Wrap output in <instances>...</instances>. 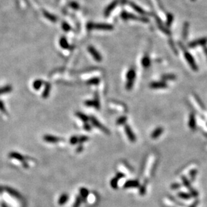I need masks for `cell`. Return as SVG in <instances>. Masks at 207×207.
I'll use <instances>...</instances> for the list:
<instances>
[{"instance_id":"cell-1","label":"cell","mask_w":207,"mask_h":207,"mask_svg":"<svg viewBox=\"0 0 207 207\" xmlns=\"http://www.w3.org/2000/svg\"><path fill=\"white\" fill-rule=\"evenodd\" d=\"M121 17L123 19L126 20H138V21L145 22V23H147V22H149L148 18L145 17V16H137L134 14L128 13L126 12H122L121 15Z\"/></svg>"},{"instance_id":"cell-2","label":"cell","mask_w":207,"mask_h":207,"mask_svg":"<svg viewBox=\"0 0 207 207\" xmlns=\"http://www.w3.org/2000/svg\"><path fill=\"white\" fill-rule=\"evenodd\" d=\"M87 28L89 30L97 29V30H111L113 29V26L108 24H94L89 23L87 24Z\"/></svg>"},{"instance_id":"cell-3","label":"cell","mask_w":207,"mask_h":207,"mask_svg":"<svg viewBox=\"0 0 207 207\" xmlns=\"http://www.w3.org/2000/svg\"><path fill=\"white\" fill-rule=\"evenodd\" d=\"M136 71L134 69H131L127 74L128 81L126 83V89L130 90L133 87L134 84L135 79H136Z\"/></svg>"},{"instance_id":"cell-4","label":"cell","mask_w":207,"mask_h":207,"mask_svg":"<svg viewBox=\"0 0 207 207\" xmlns=\"http://www.w3.org/2000/svg\"><path fill=\"white\" fill-rule=\"evenodd\" d=\"M184 56H185V58L186 59V60L188 61V64H189V65L192 68V69L194 71H198V66L196 64L195 60H194L193 56H192V55L188 52V51H186V50H184Z\"/></svg>"},{"instance_id":"cell-5","label":"cell","mask_w":207,"mask_h":207,"mask_svg":"<svg viewBox=\"0 0 207 207\" xmlns=\"http://www.w3.org/2000/svg\"><path fill=\"white\" fill-rule=\"evenodd\" d=\"M88 50L90 52V54L92 55V56L93 57L94 59L97 62H101L102 60V56L101 55L99 54V52L96 50V49L94 48L93 46H90L88 47Z\"/></svg>"},{"instance_id":"cell-6","label":"cell","mask_w":207,"mask_h":207,"mask_svg":"<svg viewBox=\"0 0 207 207\" xmlns=\"http://www.w3.org/2000/svg\"><path fill=\"white\" fill-rule=\"evenodd\" d=\"M207 43V38H199L198 40H194L192 42H190L188 44V46H189L190 48H194V47H196L197 46H205V44Z\"/></svg>"},{"instance_id":"cell-7","label":"cell","mask_w":207,"mask_h":207,"mask_svg":"<svg viewBox=\"0 0 207 207\" xmlns=\"http://www.w3.org/2000/svg\"><path fill=\"white\" fill-rule=\"evenodd\" d=\"M91 121L92 124H93L95 127H97V128L100 129V130H101L103 132L105 133V134H109V133H110L109 131L106 128H105L103 125H102L101 123H99V121H98L95 117H91Z\"/></svg>"},{"instance_id":"cell-8","label":"cell","mask_w":207,"mask_h":207,"mask_svg":"<svg viewBox=\"0 0 207 207\" xmlns=\"http://www.w3.org/2000/svg\"><path fill=\"white\" fill-rule=\"evenodd\" d=\"M182 180H183L184 186H185L186 187L190 190V192H191V196H194V197H196V196H198V192H196V190H194V189H192V188L191 187V186H190V182L188 180L187 178H186V177H184V176H182Z\"/></svg>"},{"instance_id":"cell-9","label":"cell","mask_w":207,"mask_h":207,"mask_svg":"<svg viewBox=\"0 0 207 207\" xmlns=\"http://www.w3.org/2000/svg\"><path fill=\"white\" fill-rule=\"evenodd\" d=\"M118 3H119V0H114L113 1L111 2V3L109 5L107 6V7L105 10V13H104L105 16H108L109 15L111 12L115 8L116 6L117 5Z\"/></svg>"},{"instance_id":"cell-10","label":"cell","mask_w":207,"mask_h":207,"mask_svg":"<svg viewBox=\"0 0 207 207\" xmlns=\"http://www.w3.org/2000/svg\"><path fill=\"white\" fill-rule=\"evenodd\" d=\"M155 20H156V22H157V26H158V28L160 29L164 33L166 34H170L171 32L170 30L168 29L167 28H166L164 26V24H162V20L159 19V18L157 17V15H155Z\"/></svg>"},{"instance_id":"cell-11","label":"cell","mask_w":207,"mask_h":207,"mask_svg":"<svg viewBox=\"0 0 207 207\" xmlns=\"http://www.w3.org/2000/svg\"><path fill=\"white\" fill-rule=\"evenodd\" d=\"M167 87V84L164 81L153 82L150 84V87L152 89H164V88H166Z\"/></svg>"},{"instance_id":"cell-12","label":"cell","mask_w":207,"mask_h":207,"mask_svg":"<svg viewBox=\"0 0 207 207\" xmlns=\"http://www.w3.org/2000/svg\"><path fill=\"white\" fill-rule=\"evenodd\" d=\"M130 5L131 7H132L133 9L135 10V11H136L137 12H138V13L139 14H141V15L145 16V15H147V12H145L144 10L142 9V8H141V7H139L138 5H137V4L134 3V2H130Z\"/></svg>"},{"instance_id":"cell-13","label":"cell","mask_w":207,"mask_h":207,"mask_svg":"<svg viewBox=\"0 0 207 207\" xmlns=\"http://www.w3.org/2000/svg\"><path fill=\"white\" fill-rule=\"evenodd\" d=\"M44 140L48 143H56L60 140V138L54 136H51V135H45L44 136Z\"/></svg>"},{"instance_id":"cell-14","label":"cell","mask_w":207,"mask_h":207,"mask_svg":"<svg viewBox=\"0 0 207 207\" xmlns=\"http://www.w3.org/2000/svg\"><path fill=\"white\" fill-rule=\"evenodd\" d=\"M125 131H126L127 136H128L130 140L131 141H132V142H134V141H136V136H135V135L134 134V133H133L132 130H131L130 127L129 126H125Z\"/></svg>"},{"instance_id":"cell-15","label":"cell","mask_w":207,"mask_h":207,"mask_svg":"<svg viewBox=\"0 0 207 207\" xmlns=\"http://www.w3.org/2000/svg\"><path fill=\"white\" fill-rule=\"evenodd\" d=\"M124 174L118 173L117 175L116 176V177L114 178L111 181V186L114 188V189H116V188H117V183H118L119 180L121 179V178H124Z\"/></svg>"},{"instance_id":"cell-16","label":"cell","mask_w":207,"mask_h":207,"mask_svg":"<svg viewBox=\"0 0 207 207\" xmlns=\"http://www.w3.org/2000/svg\"><path fill=\"white\" fill-rule=\"evenodd\" d=\"M85 105L88 107H94L97 109H99L100 107V103L97 97L92 101H87L85 102Z\"/></svg>"},{"instance_id":"cell-17","label":"cell","mask_w":207,"mask_h":207,"mask_svg":"<svg viewBox=\"0 0 207 207\" xmlns=\"http://www.w3.org/2000/svg\"><path fill=\"white\" fill-rule=\"evenodd\" d=\"M139 186V183L137 180H129L124 184V188H138Z\"/></svg>"},{"instance_id":"cell-18","label":"cell","mask_w":207,"mask_h":207,"mask_svg":"<svg viewBox=\"0 0 207 207\" xmlns=\"http://www.w3.org/2000/svg\"><path fill=\"white\" fill-rule=\"evenodd\" d=\"M9 156L10 157H12V158L16 159L19 161H23L24 159V156L21 154V153L16 152V151H12V152L10 153L9 154Z\"/></svg>"},{"instance_id":"cell-19","label":"cell","mask_w":207,"mask_h":207,"mask_svg":"<svg viewBox=\"0 0 207 207\" xmlns=\"http://www.w3.org/2000/svg\"><path fill=\"white\" fill-rule=\"evenodd\" d=\"M6 190H7V192L10 194V195L15 196V197L17 198H21V195H20V194L19 193V192H18V191H16V190L13 189V188L7 187V188H6Z\"/></svg>"},{"instance_id":"cell-20","label":"cell","mask_w":207,"mask_h":207,"mask_svg":"<svg viewBox=\"0 0 207 207\" xmlns=\"http://www.w3.org/2000/svg\"><path fill=\"white\" fill-rule=\"evenodd\" d=\"M189 126L191 130H194L196 128V121H195V117L193 113H191L190 115L189 119Z\"/></svg>"},{"instance_id":"cell-21","label":"cell","mask_w":207,"mask_h":207,"mask_svg":"<svg viewBox=\"0 0 207 207\" xmlns=\"http://www.w3.org/2000/svg\"><path fill=\"white\" fill-rule=\"evenodd\" d=\"M69 200V196L67 194H62L60 196L58 200V204L59 205H64Z\"/></svg>"},{"instance_id":"cell-22","label":"cell","mask_w":207,"mask_h":207,"mask_svg":"<svg viewBox=\"0 0 207 207\" xmlns=\"http://www.w3.org/2000/svg\"><path fill=\"white\" fill-rule=\"evenodd\" d=\"M162 132H163L162 128H157L152 132V134H151V138L153 139L158 138V137L162 134Z\"/></svg>"},{"instance_id":"cell-23","label":"cell","mask_w":207,"mask_h":207,"mask_svg":"<svg viewBox=\"0 0 207 207\" xmlns=\"http://www.w3.org/2000/svg\"><path fill=\"white\" fill-rule=\"evenodd\" d=\"M60 45L62 48L64 49H69L70 47V45L69 44L68 41H67V38L64 37H62L60 40Z\"/></svg>"},{"instance_id":"cell-24","label":"cell","mask_w":207,"mask_h":207,"mask_svg":"<svg viewBox=\"0 0 207 207\" xmlns=\"http://www.w3.org/2000/svg\"><path fill=\"white\" fill-rule=\"evenodd\" d=\"M176 79V76L174 74H166L162 77V79L164 81H174Z\"/></svg>"},{"instance_id":"cell-25","label":"cell","mask_w":207,"mask_h":207,"mask_svg":"<svg viewBox=\"0 0 207 207\" xmlns=\"http://www.w3.org/2000/svg\"><path fill=\"white\" fill-rule=\"evenodd\" d=\"M12 90V87L10 85H7L5 87H0V95H3V94H5L7 93L11 92Z\"/></svg>"},{"instance_id":"cell-26","label":"cell","mask_w":207,"mask_h":207,"mask_svg":"<svg viewBox=\"0 0 207 207\" xmlns=\"http://www.w3.org/2000/svg\"><path fill=\"white\" fill-rule=\"evenodd\" d=\"M50 85L49 83H47L46 85V87H45V89H44V92H43L42 93V97L43 98H47L48 97L49 95V93H50Z\"/></svg>"},{"instance_id":"cell-27","label":"cell","mask_w":207,"mask_h":207,"mask_svg":"<svg viewBox=\"0 0 207 207\" xmlns=\"http://www.w3.org/2000/svg\"><path fill=\"white\" fill-rule=\"evenodd\" d=\"M188 28H189V24H188V22H186L184 25L183 32H182V37H183L184 40L187 38L188 33Z\"/></svg>"},{"instance_id":"cell-28","label":"cell","mask_w":207,"mask_h":207,"mask_svg":"<svg viewBox=\"0 0 207 207\" xmlns=\"http://www.w3.org/2000/svg\"><path fill=\"white\" fill-rule=\"evenodd\" d=\"M80 193H81V198H83L84 200H85L88 194H89V190L85 188H81V190H80Z\"/></svg>"},{"instance_id":"cell-29","label":"cell","mask_w":207,"mask_h":207,"mask_svg":"<svg viewBox=\"0 0 207 207\" xmlns=\"http://www.w3.org/2000/svg\"><path fill=\"white\" fill-rule=\"evenodd\" d=\"M43 85V81L40 79H38L36 81H35L33 83V87L34 89L38 90L40 89L42 85Z\"/></svg>"},{"instance_id":"cell-30","label":"cell","mask_w":207,"mask_h":207,"mask_svg":"<svg viewBox=\"0 0 207 207\" xmlns=\"http://www.w3.org/2000/svg\"><path fill=\"white\" fill-rule=\"evenodd\" d=\"M141 64H142L143 67H144L145 68H147V67H149V65H150V60H149V57L148 56L143 57L142 61H141Z\"/></svg>"},{"instance_id":"cell-31","label":"cell","mask_w":207,"mask_h":207,"mask_svg":"<svg viewBox=\"0 0 207 207\" xmlns=\"http://www.w3.org/2000/svg\"><path fill=\"white\" fill-rule=\"evenodd\" d=\"M44 15L45 17H46L47 19H48L51 22H55L56 21V18L55 17V16L54 15H52V14H49L48 12H44Z\"/></svg>"},{"instance_id":"cell-32","label":"cell","mask_w":207,"mask_h":207,"mask_svg":"<svg viewBox=\"0 0 207 207\" xmlns=\"http://www.w3.org/2000/svg\"><path fill=\"white\" fill-rule=\"evenodd\" d=\"M76 115H77V117L81 119V120H83L84 122L87 123L88 121V120H89V117L87 115H85V114L82 113H80V112H77V113H76Z\"/></svg>"},{"instance_id":"cell-33","label":"cell","mask_w":207,"mask_h":207,"mask_svg":"<svg viewBox=\"0 0 207 207\" xmlns=\"http://www.w3.org/2000/svg\"><path fill=\"white\" fill-rule=\"evenodd\" d=\"M173 19H174V17H173V15L172 14H168L167 15V21H166V26H170L172 23L173 22Z\"/></svg>"},{"instance_id":"cell-34","label":"cell","mask_w":207,"mask_h":207,"mask_svg":"<svg viewBox=\"0 0 207 207\" xmlns=\"http://www.w3.org/2000/svg\"><path fill=\"white\" fill-rule=\"evenodd\" d=\"M178 195L180 198H183V199H189V198H190V197H191V194L188 193H184V192H179Z\"/></svg>"},{"instance_id":"cell-35","label":"cell","mask_w":207,"mask_h":207,"mask_svg":"<svg viewBox=\"0 0 207 207\" xmlns=\"http://www.w3.org/2000/svg\"><path fill=\"white\" fill-rule=\"evenodd\" d=\"M99 83V79L98 78H93V79H90L88 81L87 84L89 85H97Z\"/></svg>"},{"instance_id":"cell-36","label":"cell","mask_w":207,"mask_h":207,"mask_svg":"<svg viewBox=\"0 0 207 207\" xmlns=\"http://www.w3.org/2000/svg\"><path fill=\"white\" fill-rule=\"evenodd\" d=\"M127 121V117H119L117 119V124L118 125H121V124H124V123H126V121Z\"/></svg>"},{"instance_id":"cell-37","label":"cell","mask_w":207,"mask_h":207,"mask_svg":"<svg viewBox=\"0 0 207 207\" xmlns=\"http://www.w3.org/2000/svg\"><path fill=\"white\" fill-rule=\"evenodd\" d=\"M82 202V198L80 196H77V199L75 200V204H74L73 207H79L80 205H81Z\"/></svg>"},{"instance_id":"cell-38","label":"cell","mask_w":207,"mask_h":207,"mask_svg":"<svg viewBox=\"0 0 207 207\" xmlns=\"http://www.w3.org/2000/svg\"><path fill=\"white\" fill-rule=\"evenodd\" d=\"M78 141H79V138L77 136H73L71 138V140H70V142H71V144H76Z\"/></svg>"},{"instance_id":"cell-39","label":"cell","mask_w":207,"mask_h":207,"mask_svg":"<svg viewBox=\"0 0 207 207\" xmlns=\"http://www.w3.org/2000/svg\"><path fill=\"white\" fill-rule=\"evenodd\" d=\"M88 140H89V138H88L87 136H81L80 137V138H79V141H78V142L82 143L83 142H85V141H87Z\"/></svg>"},{"instance_id":"cell-40","label":"cell","mask_w":207,"mask_h":207,"mask_svg":"<svg viewBox=\"0 0 207 207\" xmlns=\"http://www.w3.org/2000/svg\"><path fill=\"white\" fill-rule=\"evenodd\" d=\"M62 29L64 30V31L68 32L70 30H71V27H70V26L68 24L66 23V22H64V23L62 24Z\"/></svg>"},{"instance_id":"cell-41","label":"cell","mask_w":207,"mask_h":207,"mask_svg":"<svg viewBox=\"0 0 207 207\" xmlns=\"http://www.w3.org/2000/svg\"><path fill=\"white\" fill-rule=\"evenodd\" d=\"M0 111L2 113H6V109L5 107V105L0 100Z\"/></svg>"},{"instance_id":"cell-42","label":"cell","mask_w":207,"mask_h":207,"mask_svg":"<svg viewBox=\"0 0 207 207\" xmlns=\"http://www.w3.org/2000/svg\"><path fill=\"white\" fill-rule=\"evenodd\" d=\"M196 174H197V171H196V170H192L190 171V177H191V178L192 180L194 179V178H195Z\"/></svg>"},{"instance_id":"cell-43","label":"cell","mask_w":207,"mask_h":207,"mask_svg":"<svg viewBox=\"0 0 207 207\" xmlns=\"http://www.w3.org/2000/svg\"><path fill=\"white\" fill-rule=\"evenodd\" d=\"M180 187V184H178V183H176V184H173L171 186V188L172 189H178V188H179Z\"/></svg>"},{"instance_id":"cell-44","label":"cell","mask_w":207,"mask_h":207,"mask_svg":"<svg viewBox=\"0 0 207 207\" xmlns=\"http://www.w3.org/2000/svg\"><path fill=\"white\" fill-rule=\"evenodd\" d=\"M139 192H140V194H141V195H143V194H145V186H141V187L140 188V190H139Z\"/></svg>"},{"instance_id":"cell-45","label":"cell","mask_w":207,"mask_h":207,"mask_svg":"<svg viewBox=\"0 0 207 207\" xmlns=\"http://www.w3.org/2000/svg\"><path fill=\"white\" fill-rule=\"evenodd\" d=\"M195 97H196V100H197V101H198V103H199V105H200V107H202V108H203V109H205V107H204V104L202 103V102H201V101H200V100L199 99V98H198V97H196V96H195Z\"/></svg>"},{"instance_id":"cell-46","label":"cell","mask_w":207,"mask_h":207,"mask_svg":"<svg viewBox=\"0 0 207 207\" xmlns=\"http://www.w3.org/2000/svg\"><path fill=\"white\" fill-rule=\"evenodd\" d=\"M84 128H85V130H87V131H89V130H91V126H90V124H87V123H86V124H85V126H84Z\"/></svg>"},{"instance_id":"cell-47","label":"cell","mask_w":207,"mask_h":207,"mask_svg":"<svg viewBox=\"0 0 207 207\" xmlns=\"http://www.w3.org/2000/svg\"><path fill=\"white\" fill-rule=\"evenodd\" d=\"M170 46H171L172 48V49L174 50V52H176V54H177V50H176V49H175V48H174V44H173L172 41H171V42H170Z\"/></svg>"},{"instance_id":"cell-48","label":"cell","mask_w":207,"mask_h":207,"mask_svg":"<svg viewBox=\"0 0 207 207\" xmlns=\"http://www.w3.org/2000/svg\"><path fill=\"white\" fill-rule=\"evenodd\" d=\"M71 5L73 7L75 8V9H77V8L79 7V5H78V4L76 3H72Z\"/></svg>"},{"instance_id":"cell-49","label":"cell","mask_w":207,"mask_h":207,"mask_svg":"<svg viewBox=\"0 0 207 207\" xmlns=\"http://www.w3.org/2000/svg\"><path fill=\"white\" fill-rule=\"evenodd\" d=\"M198 201H195L190 207H196V206L198 205Z\"/></svg>"},{"instance_id":"cell-50","label":"cell","mask_w":207,"mask_h":207,"mask_svg":"<svg viewBox=\"0 0 207 207\" xmlns=\"http://www.w3.org/2000/svg\"><path fill=\"white\" fill-rule=\"evenodd\" d=\"M83 146H81H81H79L77 148V152H81V151L83 150Z\"/></svg>"},{"instance_id":"cell-51","label":"cell","mask_w":207,"mask_h":207,"mask_svg":"<svg viewBox=\"0 0 207 207\" xmlns=\"http://www.w3.org/2000/svg\"><path fill=\"white\" fill-rule=\"evenodd\" d=\"M204 53H205V55L206 56V58H207V47L206 46H204Z\"/></svg>"},{"instance_id":"cell-52","label":"cell","mask_w":207,"mask_h":207,"mask_svg":"<svg viewBox=\"0 0 207 207\" xmlns=\"http://www.w3.org/2000/svg\"><path fill=\"white\" fill-rule=\"evenodd\" d=\"M2 207H7V206H6L5 204H2Z\"/></svg>"},{"instance_id":"cell-53","label":"cell","mask_w":207,"mask_h":207,"mask_svg":"<svg viewBox=\"0 0 207 207\" xmlns=\"http://www.w3.org/2000/svg\"><path fill=\"white\" fill-rule=\"evenodd\" d=\"M192 1H194V0H192Z\"/></svg>"}]
</instances>
